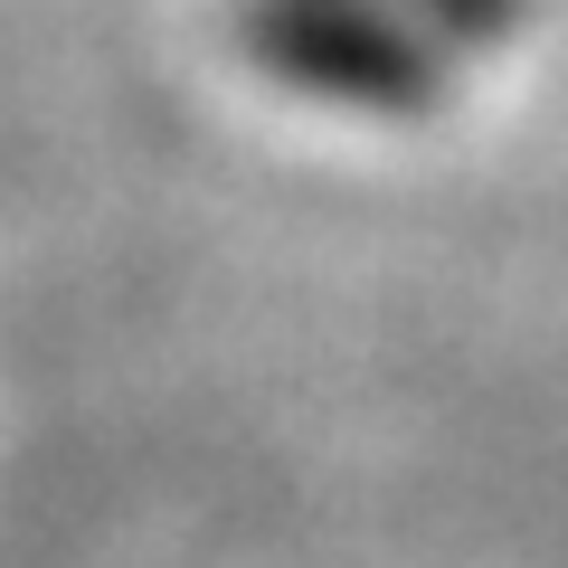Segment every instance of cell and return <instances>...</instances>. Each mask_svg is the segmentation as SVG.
I'll return each instance as SVG.
<instances>
[{
	"label": "cell",
	"mask_w": 568,
	"mask_h": 568,
	"mask_svg": "<svg viewBox=\"0 0 568 568\" xmlns=\"http://www.w3.org/2000/svg\"><path fill=\"white\" fill-rule=\"evenodd\" d=\"M256 48L294 85H323V95H351V104H417L426 95V58L388 20H369V0H284V10L256 20Z\"/></svg>",
	"instance_id": "obj_1"
}]
</instances>
